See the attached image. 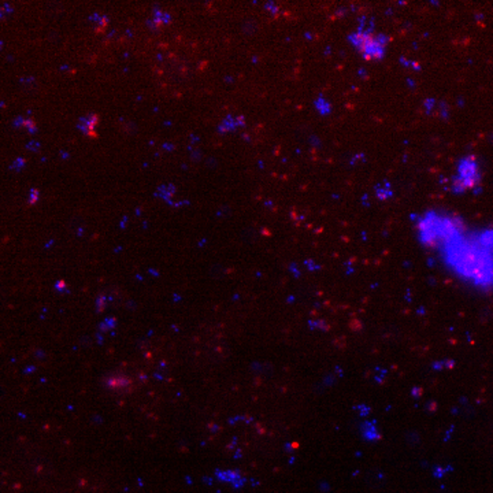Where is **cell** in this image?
I'll use <instances>...</instances> for the list:
<instances>
[{
    "mask_svg": "<svg viewBox=\"0 0 493 493\" xmlns=\"http://www.w3.org/2000/svg\"><path fill=\"white\" fill-rule=\"evenodd\" d=\"M15 166H17V169H19V167H22V166H25V160L22 159V158H19V159H17L15 160Z\"/></svg>",
    "mask_w": 493,
    "mask_h": 493,
    "instance_id": "5b68a950",
    "label": "cell"
},
{
    "mask_svg": "<svg viewBox=\"0 0 493 493\" xmlns=\"http://www.w3.org/2000/svg\"><path fill=\"white\" fill-rule=\"evenodd\" d=\"M99 124V117L96 114H91L88 118H86V127H88V131H93Z\"/></svg>",
    "mask_w": 493,
    "mask_h": 493,
    "instance_id": "3957f363",
    "label": "cell"
},
{
    "mask_svg": "<svg viewBox=\"0 0 493 493\" xmlns=\"http://www.w3.org/2000/svg\"><path fill=\"white\" fill-rule=\"evenodd\" d=\"M363 426H364V429L362 430V433H363V436L366 437V440L371 441V440H374V438H378V429H377L375 423L364 422L363 423Z\"/></svg>",
    "mask_w": 493,
    "mask_h": 493,
    "instance_id": "7a4b0ae2",
    "label": "cell"
},
{
    "mask_svg": "<svg viewBox=\"0 0 493 493\" xmlns=\"http://www.w3.org/2000/svg\"><path fill=\"white\" fill-rule=\"evenodd\" d=\"M353 47L367 61H378L384 57L387 40L370 32H357L351 36Z\"/></svg>",
    "mask_w": 493,
    "mask_h": 493,
    "instance_id": "6da1fadb",
    "label": "cell"
},
{
    "mask_svg": "<svg viewBox=\"0 0 493 493\" xmlns=\"http://www.w3.org/2000/svg\"><path fill=\"white\" fill-rule=\"evenodd\" d=\"M39 199V191L37 189H32V195L29 198V205H35Z\"/></svg>",
    "mask_w": 493,
    "mask_h": 493,
    "instance_id": "277c9868",
    "label": "cell"
}]
</instances>
